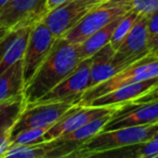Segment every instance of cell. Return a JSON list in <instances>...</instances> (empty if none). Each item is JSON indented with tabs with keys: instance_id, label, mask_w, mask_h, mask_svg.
I'll return each instance as SVG.
<instances>
[{
	"instance_id": "1",
	"label": "cell",
	"mask_w": 158,
	"mask_h": 158,
	"mask_svg": "<svg viewBox=\"0 0 158 158\" xmlns=\"http://www.w3.org/2000/svg\"><path fill=\"white\" fill-rule=\"evenodd\" d=\"M79 47L64 37L56 38L52 49L31 79L25 85L26 104L35 103L69 76L81 62Z\"/></svg>"
},
{
	"instance_id": "2",
	"label": "cell",
	"mask_w": 158,
	"mask_h": 158,
	"mask_svg": "<svg viewBox=\"0 0 158 158\" xmlns=\"http://www.w3.org/2000/svg\"><path fill=\"white\" fill-rule=\"evenodd\" d=\"M158 131V123L126 127L101 131L88 140L69 157H95L106 152L119 149L149 140Z\"/></svg>"
},
{
	"instance_id": "3",
	"label": "cell",
	"mask_w": 158,
	"mask_h": 158,
	"mask_svg": "<svg viewBox=\"0 0 158 158\" xmlns=\"http://www.w3.org/2000/svg\"><path fill=\"white\" fill-rule=\"evenodd\" d=\"M154 77H158V57L147 54L143 59L134 62L130 66L115 74L107 80L88 89L81 95L77 104L87 106L92 100L106 94L110 91L127 85L144 81Z\"/></svg>"
},
{
	"instance_id": "4",
	"label": "cell",
	"mask_w": 158,
	"mask_h": 158,
	"mask_svg": "<svg viewBox=\"0 0 158 158\" xmlns=\"http://www.w3.org/2000/svg\"><path fill=\"white\" fill-rule=\"evenodd\" d=\"M130 10H132L131 0H103L62 37L72 44H81L94 31L125 15Z\"/></svg>"
},
{
	"instance_id": "5",
	"label": "cell",
	"mask_w": 158,
	"mask_h": 158,
	"mask_svg": "<svg viewBox=\"0 0 158 158\" xmlns=\"http://www.w3.org/2000/svg\"><path fill=\"white\" fill-rule=\"evenodd\" d=\"M77 104L72 101L61 102H36L26 104L25 108L13 125L10 134V141L18 132L27 128L51 127L60 120L68 110Z\"/></svg>"
},
{
	"instance_id": "6",
	"label": "cell",
	"mask_w": 158,
	"mask_h": 158,
	"mask_svg": "<svg viewBox=\"0 0 158 158\" xmlns=\"http://www.w3.org/2000/svg\"><path fill=\"white\" fill-rule=\"evenodd\" d=\"M103 0H65L41 20L56 38L64 36Z\"/></svg>"
},
{
	"instance_id": "7",
	"label": "cell",
	"mask_w": 158,
	"mask_h": 158,
	"mask_svg": "<svg viewBox=\"0 0 158 158\" xmlns=\"http://www.w3.org/2000/svg\"><path fill=\"white\" fill-rule=\"evenodd\" d=\"M48 12L47 0H9L0 10V29L33 26Z\"/></svg>"
},
{
	"instance_id": "8",
	"label": "cell",
	"mask_w": 158,
	"mask_h": 158,
	"mask_svg": "<svg viewBox=\"0 0 158 158\" xmlns=\"http://www.w3.org/2000/svg\"><path fill=\"white\" fill-rule=\"evenodd\" d=\"M56 37L44 23L37 22L31 26L28 41L23 56V75L25 85L31 79L36 70L52 49Z\"/></svg>"
},
{
	"instance_id": "9",
	"label": "cell",
	"mask_w": 158,
	"mask_h": 158,
	"mask_svg": "<svg viewBox=\"0 0 158 158\" xmlns=\"http://www.w3.org/2000/svg\"><path fill=\"white\" fill-rule=\"evenodd\" d=\"M148 38L147 15L139 14L128 35L115 50L113 62L123 70L134 62L143 59L145 55L149 54L147 48Z\"/></svg>"
},
{
	"instance_id": "10",
	"label": "cell",
	"mask_w": 158,
	"mask_h": 158,
	"mask_svg": "<svg viewBox=\"0 0 158 158\" xmlns=\"http://www.w3.org/2000/svg\"><path fill=\"white\" fill-rule=\"evenodd\" d=\"M123 106H81L75 104L57 123L51 126L44 134V142L53 141L66 133L78 129L79 127L90 123L95 118H99L106 114L115 113Z\"/></svg>"
},
{
	"instance_id": "11",
	"label": "cell",
	"mask_w": 158,
	"mask_h": 158,
	"mask_svg": "<svg viewBox=\"0 0 158 158\" xmlns=\"http://www.w3.org/2000/svg\"><path fill=\"white\" fill-rule=\"evenodd\" d=\"M90 67L91 57L82 60L69 76L62 80L37 102L72 101L77 103L90 86Z\"/></svg>"
},
{
	"instance_id": "12",
	"label": "cell",
	"mask_w": 158,
	"mask_h": 158,
	"mask_svg": "<svg viewBox=\"0 0 158 158\" xmlns=\"http://www.w3.org/2000/svg\"><path fill=\"white\" fill-rule=\"evenodd\" d=\"M155 123H158V101L133 106L125 105L113 114L102 131Z\"/></svg>"
},
{
	"instance_id": "13",
	"label": "cell",
	"mask_w": 158,
	"mask_h": 158,
	"mask_svg": "<svg viewBox=\"0 0 158 158\" xmlns=\"http://www.w3.org/2000/svg\"><path fill=\"white\" fill-rule=\"evenodd\" d=\"M158 81V77L147 79L144 81L135 82V84L127 85L120 88L113 90L110 92L103 94L97 99L92 100L87 106H123L132 100L136 99L141 94L148 91L156 82Z\"/></svg>"
},
{
	"instance_id": "14",
	"label": "cell",
	"mask_w": 158,
	"mask_h": 158,
	"mask_svg": "<svg viewBox=\"0 0 158 158\" xmlns=\"http://www.w3.org/2000/svg\"><path fill=\"white\" fill-rule=\"evenodd\" d=\"M115 49L107 44L91 56L90 86L89 89L107 80L115 74L120 72V68L113 62Z\"/></svg>"
},
{
	"instance_id": "15",
	"label": "cell",
	"mask_w": 158,
	"mask_h": 158,
	"mask_svg": "<svg viewBox=\"0 0 158 158\" xmlns=\"http://www.w3.org/2000/svg\"><path fill=\"white\" fill-rule=\"evenodd\" d=\"M22 60L12 64L0 74V103L24 94L25 81Z\"/></svg>"
},
{
	"instance_id": "16",
	"label": "cell",
	"mask_w": 158,
	"mask_h": 158,
	"mask_svg": "<svg viewBox=\"0 0 158 158\" xmlns=\"http://www.w3.org/2000/svg\"><path fill=\"white\" fill-rule=\"evenodd\" d=\"M123 16L115 19L114 21L108 23L107 25H105V26L102 27V28H100L99 31H94V33L89 36L86 40H84L81 44H78L79 53H80L81 60L91 57L94 53H97L100 49H102L104 46L110 44L113 31L116 28L117 24H118V22L120 21V19L123 18Z\"/></svg>"
},
{
	"instance_id": "17",
	"label": "cell",
	"mask_w": 158,
	"mask_h": 158,
	"mask_svg": "<svg viewBox=\"0 0 158 158\" xmlns=\"http://www.w3.org/2000/svg\"><path fill=\"white\" fill-rule=\"evenodd\" d=\"M113 114H114V113H110V114H106V115H104V116L99 117V118L93 119L90 123H86V125L81 126V127H79L78 129L74 130V131L69 132V133H66V134H64V135L60 136L56 140L74 144L79 148L84 143H86L87 141L90 140L92 136H94L95 134H98L99 132H101L102 130H103L104 126H105L106 123L110 119Z\"/></svg>"
},
{
	"instance_id": "18",
	"label": "cell",
	"mask_w": 158,
	"mask_h": 158,
	"mask_svg": "<svg viewBox=\"0 0 158 158\" xmlns=\"http://www.w3.org/2000/svg\"><path fill=\"white\" fill-rule=\"evenodd\" d=\"M26 106L24 94L0 103V135L11 134V129L16 119Z\"/></svg>"
},
{
	"instance_id": "19",
	"label": "cell",
	"mask_w": 158,
	"mask_h": 158,
	"mask_svg": "<svg viewBox=\"0 0 158 158\" xmlns=\"http://www.w3.org/2000/svg\"><path fill=\"white\" fill-rule=\"evenodd\" d=\"M113 156L116 157H132V158H147L158 157V131L149 140L139 144L130 145L123 148L115 149Z\"/></svg>"
},
{
	"instance_id": "20",
	"label": "cell",
	"mask_w": 158,
	"mask_h": 158,
	"mask_svg": "<svg viewBox=\"0 0 158 158\" xmlns=\"http://www.w3.org/2000/svg\"><path fill=\"white\" fill-rule=\"evenodd\" d=\"M51 142H42L37 144L10 145L1 157L14 158H47L51 153Z\"/></svg>"
},
{
	"instance_id": "21",
	"label": "cell",
	"mask_w": 158,
	"mask_h": 158,
	"mask_svg": "<svg viewBox=\"0 0 158 158\" xmlns=\"http://www.w3.org/2000/svg\"><path fill=\"white\" fill-rule=\"evenodd\" d=\"M139 16V13H136L133 10H130L129 12L125 14L123 18L120 19V21L117 24L116 28L113 31L112 38H110V46L116 50L119 47V44L123 42V40L125 39V37L128 35V33L130 31L131 27L133 26L134 22L136 21Z\"/></svg>"
},
{
	"instance_id": "22",
	"label": "cell",
	"mask_w": 158,
	"mask_h": 158,
	"mask_svg": "<svg viewBox=\"0 0 158 158\" xmlns=\"http://www.w3.org/2000/svg\"><path fill=\"white\" fill-rule=\"evenodd\" d=\"M50 127H34L27 128L18 132L11 138L10 145L37 144L44 142V134Z\"/></svg>"
},
{
	"instance_id": "23",
	"label": "cell",
	"mask_w": 158,
	"mask_h": 158,
	"mask_svg": "<svg viewBox=\"0 0 158 158\" xmlns=\"http://www.w3.org/2000/svg\"><path fill=\"white\" fill-rule=\"evenodd\" d=\"M131 6L136 13L149 15L158 10V0H131Z\"/></svg>"
},
{
	"instance_id": "24",
	"label": "cell",
	"mask_w": 158,
	"mask_h": 158,
	"mask_svg": "<svg viewBox=\"0 0 158 158\" xmlns=\"http://www.w3.org/2000/svg\"><path fill=\"white\" fill-rule=\"evenodd\" d=\"M157 101H158V81L148 91L141 94L136 99L132 100L131 102L127 103L126 105L133 106V105H140V104H145V103H153V102H157Z\"/></svg>"
},
{
	"instance_id": "25",
	"label": "cell",
	"mask_w": 158,
	"mask_h": 158,
	"mask_svg": "<svg viewBox=\"0 0 158 158\" xmlns=\"http://www.w3.org/2000/svg\"><path fill=\"white\" fill-rule=\"evenodd\" d=\"M147 31L149 37L158 33V10L147 15Z\"/></svg>"
},
{
	"instance_id": "26",
	"label": "cell",
	"mask_w": 158,
	"mask_h": 158,
	"mask_svg": "<svg viewBox=\"0 0 158 158\" xmlns=\"http://www.w3.org/2000/svg\"><path fill=\"white\" fill-rule=\"evenodd\" d=\"M147 48H148L149 54L155 57H158V33L148 38Z\"/></svg>"
},
{
	"instance_id": "27",
	"label": "cell",
	"mask_w": 158,
	"mask_h": 158,
	"mask_svg": "<svg viewBox=\"0 0 158 158\" xmlns=\"http://www.w3.org/2000/svg\"><path fill=\"white\" fill-rule=\"evenodd\" d=\"M64 1H65V0H47V8H48V11L52 10L53 8L57 7V6L61 5Z\"/></svg>"
},
{
	"instance_id": "28",
	"label": "cell",
	"mask_w": 158,
	"mask_h": 158,
	"mask_svg": "<svg viewBox=\"0 0 158 158\" xmlns=\"http://www.w3.org/2000/svg\"><path fill=\"white\" fill-rule=\"evenodd\" d=\"M8 33H9V29H0V40L2 39Z\"/></svg>"
},
{
	"instance_id": "29",
	"label": "cell",
	"mask_w": 158,
	"mask_h": 158,
	"mask_svg": "<svg viewBox=\"0 0 158 158\" xmlns=\"http://www.w3.org/2000/svg\"><path fill=\"white\" fill-rule=\"evenodd\" d=\"M8 1H9V0H0V10H1V8H2Z\"/></svg>"
},
{
	"instance_id": "30",
	"label": "cell",
	"mask_w": 158,
	"mask_h": 158,
	"mask_svg": "<svg viewBox=\"0 0 158 158\" xmlns=\"http://www.w3.org/2000/svg\"><path fill=\"white\" fill-rule=\"evenodd\" d=\"M157 158H158V157H157Z\"/></svg>"
}]
</instances>
